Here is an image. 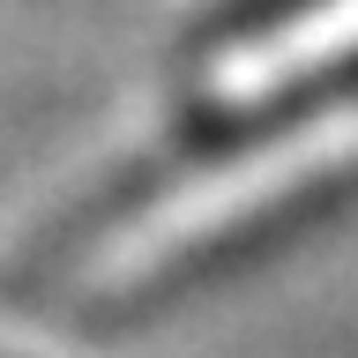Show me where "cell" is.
I'll use <instances>...</instances> for the list:
<instances>
[{
    "mask_svg": "<svg viewBox=\"0 0 358 358\" xmlns=\"http://www.w3.org/2000/svg\"><path fill=\"white\" fill-rule=\"evenodd\" d=\"M343 52H358V0H313L306 15L276 22L262 38L224 60V97H262V90H284L313 67H336Z\"/></svg>",
    "mask_w": 358,
    "mask_h": 358,
    "instance_id": "obj_1",
    "label": "cell"
}]
</instances>
